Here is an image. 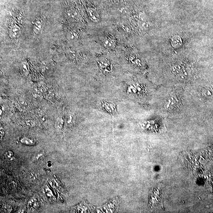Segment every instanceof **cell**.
<instances>
[{
    "instance_id": "cell-8",
    "label": "cell",
    "mask_w": 213,
    "mask_h": 213,
    "mask_svg": "<svg viewBox=\"0 0 213 213\" xmlns=\"http://www.w3.org/2000/svg\"><path fill=\"white\" fill-rule=\"evenodd\" d=\"M67 39L70 41H75L78 40L79 37L77 32L73 31H71L67 34Z\"/></svg>"
},
{
    "instance_id": "cell-9",
    "label": "cell",
    "mask_w": 213,
    "mask_h": 213,
    "mask_svg": "<svg viewBox=\"0 0 213 213\" xmlns=\"http://www.w3.org/2000/svg\"><path fill=\"white\" fill-rule=\"evenodd\" d=\"M42 23L40 21H36L33 26V30L36 34L39 33L42 29Z\"/></svg>"
},
{
    "instance_id": "cell-11",
    "label": "cell",
    "mask_w": 213,
    "mask_h": 213,
    "mask_svg": "<svg viewBox=\"0 0 213 213\" xmlns=\"http://www.w3.org/2000/svg\"><path fill=\"white\" fill-rule=\"evenodd\" d=\"M12 152H11V151H9L8 152V154H7V156H8V157L9 158H11L12 155Z\"/></svg>"
},
{
    "instance_id": "cell-5",
    "label": "cell",
    "mask_w": 213,
    "mask_h": 213,
    "mask_svg": "<svg viewBox=\"0 0 213 213\" xmlns=\"http://www.w3.org/2000/svg\"><path fill=\"white\" fill-rule=\"evenodd\" d=\"M102 107L103 109L111 113H115L116 106L114 103L110 101H103L102 102Z\"/></svg>"
},
{
    "instance_id": "cell-1",
    "label": "cell",
    "mask_w": 213,
    "mask_h": 213,
    "mask_svg": "<svg viewBox=\"0 0 213 213\" xmlns=\"http://www.w3.org/2000/svg\"><path fill=\"white\" fill-rule=\"evenodd\" d=\"M180 101L175 95L169 96L165 100L164 107L167 110L173 111L176 110L180 106Z\"/></svg>"
},
{
    "instance_id": "cell-3",
    "label": "cell",
    "mask_w": 213,
    "mask_h": 213,
    "mask_svg": "<svg viewBox=\"0 0 213 213\" xmlns=\"http://www.w3.org/2000/svg\"><path fill=\"white\" fill-rule=\"evenodd\" d=\"M21 34L20 27L16 25L11 26L9 30V35L11 38L16 39L18 38Z\"/></svg>"
},
{
    "instance_id": "cell-4",
    "label": "cell",
    "mask_w": 213,
    "mask_h": 213,
    "mask_svg": "<svg viewBox=\"0 0 213 213\" xmlns=\"http://www.w3.org/2000/svg\"><path fill=\"white\" fill-rule=\"evenodd\" d=\"M102 43L103 46L106 48L112 49L116 46L115 41L109 37H106L103 38Z\"/></svg>"
},
{
    "instance_id": "cell-6",
    "label": "cell",
    "mask_w": 213,
    "mask_h": 213,
    "mask_svg": "<svg viewBox=\"0 0 213 213\" xmlns=\"http://www.w3.org/2000/svg\"><path fill=\"white\" fill-rule=\"evenodd\" d=\"M201 94L202 96L208 99L213 98V88L211 87H206L202 89Z\"/></svg>"
},
{
    "instance_id": "cell-10",
    "label": "cell",
    "mask_w": 213,
    "mask_h": 213,
    "mask_svg": "<svg viewBox=\"0 0 213 213\" xmlns=\"http://www.w3.org/2000/svg\"><path fill=\"white\" fill-rule=\"evenodd\" d=\"M22 143L26 144H33V142H32V141L29 140L28 139H27V140H26L25 139H23L22 140Z\"/></svg>"
},
{
    "instance_id": "cell-7",
    "label": "cell",
    "mask_w": 213,
    "mask_h": 213,
    "mask_svg": "<svg viewBox=\"0 0 213 213\" xmlns=\"http://www.w3.org/2000/svg\"><path fill=\"white\" fill-rule=\"evenodd\" d=\"M68 15L70 18L74 19H77L79 17V13L75 9H71L67 12Z\"/></svg>"
},
{
    "instance_id": "cell-2",
    "label": "cell",
    "mask_w": 213,
    "mask_h": 213,
    "mask_svg": "<svg viewBox=\"0 0 213 213\" xmlns=\"http://www.w3.org/2000/svg\"><path fill=\"white\" fill-rule=\"evenodd\" d=\"M87 12L91 20L94 23H98L100 21V15L95 8L91 7L87 8Z\"/></svg>"
}]
</instances>
